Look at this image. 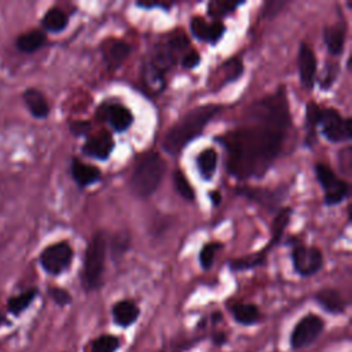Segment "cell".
<instances>
[{
  "label": "cell",
  "mask_w": 352,
  "mask_h": 352,
  "mask_svg": "<svg viewBox=\"0 0 352 352\" xmlns=\"http://www.w3.org/2000/svg\"><path fill=\"white\" fill-rule=\"evenodd\" d=\"M285 89L256 100L242 122L217 140L227 150V170L236 179L261 177L282 150L290 126Z\"/></svg>",
  "instance_id": "6da1fadb"
},
{
  "label": "cell",
  "mask_w": 352,
  "mask_h": 352,
  "mask_svg": "<svg viewBox=\"0 0 352 352\" xmlns=\"http://www.w3.org/2000/svg\"><path fill=\"white\" fill-rule=\"evenodd\" d=\"M221 110L219 104H204L188 111L162 139V148L169 155H177L187 143L199 136L210 120Z\"/></svg>",
  "instance_id": "7a4b0ae2"
},
{
  "label": "cell",
  "mask_w": 352,
  "mask_h": 352,
  "mask_svg": "<svg viewBox=\"0 0 352 352\" xmlns=\"http://www.w3.org/2000/svg\"><path fill=\"white\" fill-rule=\"evenodd\" d=\"M166 165L158 153L144 154L131 173V188L139 198L150 197L160 186Z\"/></svg>",
  "instance_id": "3957f363"
},
{
  "label": "cell",
  "mask_w": 352,
  "mask_h": 352,
  "mask_svg": "<svg viewBox=\"0 0 352 352\" xmlns=\"http://www.w3.org/2000/svg\"><path fill=\"white\" fill-rule=\"evenodd\" d=\"M106 260V236L102 231L94 234L88 246L85 249L82 271H81V285L85 292L98 290L103 283Z\"/></svg>",
  "instance_id": "277c9868"
},
{
  "label": "cell",
  "mask_w": 352,
  "mask_h": 352,
  "mask_svg": "<svg viewBox=\"0 0 352 352\" xmlns=\"http://www.w3.org/2000/svg\"><path fill=\"white\" fill-rule=\"evenodd\" d=\"M73 249L67 241H60L44 248L38 256V263L44 272L52 276L63 274L72 263Z\"/></svg>",
  "instance_id": "5b68a950"
},
{
  "label": "cell",
  "mask_w": 352,
  "mask_h": 352,
  "mask_svg": "<svg viewBox=\"0 0 352 352\" xmlns=\"http://www.w3.org/2000/svg\"><path fill=\"white\" fill-rule=\"evenodd\" d=\"M324 320L315 314L304 315L293 327L290 333V346L293 351L304 349L312 345L323 333Z\"/></svg>",
  "instance_id": "8992f818"
},
{
  "label": "cell",
  "mask_w": 352,
  "mask_h": 352,
  "mask_svg": "<svg viewBox=\"0 0 352 352\" xmlns=\"http://www.w3.org/2000/svg\"><path fill=\"white\" fill-rule=\"evenodd\" d=\"M318 126H320V132L326 140L331 143H341L351 139L349 118H344L336 109L320 107Z\"/></svg>",
  "instance_id": "52a82bcc"
},
{
  "label": "cell",
  "mask_w": 352,
  "mask_h": 352,
  "mask_svg": "<svg viewBox=\"0 0 352 352\" xmlns=\"http://www.w3.org/2000/svg\"><path fill=\"white\" fill-rule=\"evenodd\" d=\"M316 179L324 191V204L329 206L341 204L349 195V184L340 179L331 168L324 164L315 165Z\"/></svg>",
  "instance_id": "ba28073f"
},
{
  "label": "cell",
  "mask_w": 352,
  "mask_h": 352,
  "mask_svg": "<svg viewBox=\"0 0 352 352\" xmlns=\"http://www.w3.org/2000/svg\"><path fill=\"white\" fill-rule=\"evenodd\" d=\"M292 261L294 271L301 276L316 274L323 264L322 252L315 246L296 245L292 250Z\"/></svg>",
  "instance_id": "9c48e42d"
},
{
  "label": "cell",
  "mask_w": 352,
  "mask_h": 352,
  "mask_svg": "<svg viewBox=\"0 0 352 352\" xmlns=\"http://www.w3.org/2000/svg\"><path fill=\"white\" fill-rule=\"evenodd\" d=\"M102 58L109 70H117L131 52V45L122 40L110 38L102 44Z\"/></svg>",
  "instance_id": "30bf717a"
},
{
  "label": "cell",
  "mask_w": 352,
  "mask_h": 352,
  "mask_svg": "<svg viewBox=\"0 0 352 352\" xmlns=\"http://www.w3.org/2000/svg\"><path fill=\"white\" fill-rule=\"evenodd\" d=\"M114 148V142L107 131H100L87 139L82 153L96 160H107Z\"/></svg>",
  "instance_id": "8fae6325"
},
{
  "label": "cell",
  "mask_w": 352,
  "mask_h": 352,
  "mask_svg": "<svg viewBox=\"0 0 352 352\" xmlns=\"http://www.w3.org/2000/svg\"><path fill=\"white\" fill-rule=\"evenodd\" d=\"M298 73L302 87L305 89H312L316 74V58L307 43H302L298 50Z\"/></svg>",
  "instance_id": "7c38bea8"
},
{
  "label": "cell",
  "mask_w": 352,
  "mask_h": 352,
  "mask_svg": "<svg viewBox=\"0 0 352 352\" xmlns=\"http://www.w3.org/2000/svg\"><path fill=\"white\" fill-rule=\"evenodd\" d=\"M190 30L195 38L209 44H216L223 37L226 26L219 21L208 25L201 16H194L190 22Z\"/></svg>",
  "instance_id": "4fadbf2b"
},
{
  "label": "cell",
  "mask_w": 352,
  "mask_h": 352,
  "mask_svg": "<svg viewBox=\"0 0 352 352\" xmlns=\"http://www.w3.org/2000/svg\"><path fill=\"white\" fill-rule=\"evenodd\" d=\"M140 316V308L132 300H120L111 307L113 322L120 327H131Z\"/></svg>",
  "instance_id": "5bb4252c"
},
{
  "label": "cell",
  "mask_w": 352,
  "mask_h": 352,
  "mask_svg": "<svg viewBox=\"0 0 352 352\" xmlns=\"http://www.w3.org/2000/svg\"><path fill=\"white\" fill-rule=\"evenodd\" d=\"M22 99L23 103L26 106V109L29 110V113L37 118V120H44L50 116V104L47 98L44 96V94L37 89V88H26L22 92Z\"/></svg>",
  "instance_id": "9a60e30c"
},
{
  "label": "cell",
  "mask_w": 352,
  "mask_h": 352,
  "mask_svg": "<svg viewBox=\"0 0 352 352\" xmlns=\"http://www.w3.org/2000/svg\"><path fill=\"white\" fill-rule=\"evenodd\" d=\"M315 301L329 314L342 315L346 309V301L341 296V293L331 287H324L316 292Z\"/></svg>",
  "instance_id": "2e32d148"
},
{
  "label": "cell",
  "mask_w": 352,
  "mask_h": 352,
  "mask_svg": "<svg viewBox=\"0 0 352 352\" xmlns=\"http://www.w3.org/2000/svg\"><path fill=\"white\" fill-rule=\"evenodd\" d=\"M70 173L73 180L81 187H88L96 182L100 180V170L94 166V165H88L84 164L82 161H80L78 158H73L72 164H70Z\"/></svg>",
  "instance_id": "e0dca14e"
},
{
  "label": "cell",
  "mask_w": 352,
  "mask_h": 352,
  "mask_svg": "<svg viewBox=\"0 0 352 352\" xmlns=\"http://www.w3.org/2000/svg\"><path fill=\"white\" fill-rule=\"evenodd\" d=\"M47 41V34L41 29H32L21 33L15 38V47L23 54H33L43 48Z\"/></svg>",
  "instance_id": "ac0fdd59"
},
{
  "label": "cell",
  "mask_w": 352,
  "mask_h": 352,
  "mask_svg": "<svg viewBox=\"0 0 352 352\" xmlns=\"http://www.w3.org/2000/svg\"><path fill=\"white\" fill-rule=\"evenodd\" d=\"M239 194L246 198L265 206L268 209L275 208L283 199V188L282 190H263V188H241Z\"/></svg>",
  "instance_id": "d6986e66"
},
{
  "label": "cell",
  "mask_w": 352,
  "mask_h": 352,
  "mask_svg": "<svg viewBox=\"0 0 352 352\" xmlns=\"http://www.w3.org/2000/svg\"><path fill=\"white\" fill-rule=\"evenodd\" d=\"M234 320L242 326H253L260 322L261 312L256 304L236 302L230 307Z\"/></svg>",
  "instance_id": "ffe728a7"
},
{
  "label": "cell",
  "mask_w": 352,
  "mask_h": 352,
  "mask_svg": "<svg viewBox=\"0 0 352 352\" xmlns=\"http://www.w3.org/2000/svg\"><path fill=\"white\" fill-rule=\"evenodd\" d=\"M106 118H107V122L110 124V126L117 132L126 131L133 121L132 113L125 106L118 104V103L110 104L106 109Z\"/></svg>",
  "instance_id": "44dd1931"
},
{
  "label": "cell",
  "mask_w": 352,
  "mask_h": 352,
  "mask_svg": "<svg viewBox=\"0 0 352 352\" xmlns=\"http://www.w3.org/2000/svg\"><path fill=\"white\" fill-rule=\"evenodd\" d=\"M37 296H38L37 287H29L18 294L11 296L7 300V312L14 316H21L33 304Z\"/></svg>",
  "instance_id": "7402d4cb"
},
{
  "label": "cell",
  "mask_w": 352,
  "mask_h": 352,
  "mask_svg": "<svg viewBox=\"0 0 352 352\" xmlns=\"http://www.w3.org/2000/svg\"><path fill=\"white\" fill-rule=\"evenodd\" d=\"M324 43L331 55H340L344 51L345 44V25L338 22L337 25H329L324 28Z\"/></svg>",
  "instance_id": "603a6c76"
},
{
  "label": "cell",
  "mask_w": 352,
  "mask_h": 352,
  "mask_svg": "<svg viewBox=\"0 0 352 352\" xmlns=\"http://www.w3.org/2000/svg\"><path fill=\"white\" fill-rule=\"evenodd\" d=\"M67 15L63 12V10L58 7H51L47 10L44 16L41 18V26L45 32L50 33H60L67 26Z\"/></svg>",
  "instance_id": "cb8c5ba5"
},
{
  "label": "cell",
  "mask_w": 352,
  "mask_h": 352,
  "mask_svg": "<svg viewBox=\"0 0 352 352\" xmlns=\"http://www.w3.org/2000/svg\"><path fill=\"white\" fill-rule=\"evenodd\" d=\"M217 166V153L213 148H206L197 158V168L205 180H210Z\"/></svg>",
  "instance_id": "d4e9b609"
},
{
  "label": "cell",
  "mask_w": 352,
  "mask_h": 352,
  "mask_svg": "<svg viewBox=\"0 0 352 352\" xmlns=\"http://www.w3.org/2000/svg\"><path fill=\"white\" fill-rule=\"evenodd\" d=\"M121 340L114 334H100L89 344L92 352H117L120 349Z\"/></svg>",
  "instance_id": "484cf974"
},
{
  "label": "cell",
  "mask_w": 352,
  "mask_h": 352,
  "mask_svg": "<svg viewBox=\"0 0 352 352\" xmlns=\"http://www.w3.org/2000/svg\"><path fill=\"white\" fill-rule=\"evenodd\" d=\"M290 214H292V209L290 208H283V209H280L276 213L274 224H272V236H271V241H270V245L267 246V249L271 248L272 245H276L279 242V239H280L286 226L289 224Z\"/></svg>",
  "instance_id": "4316f807"
},
{
  "label": "cell",
  "mask_w": 352,
  "mask_h": 352,
  "mask_svg": "<svg viewBox=\"0 0 352 352\" xmlns=\"http://www.w3.org/2000/svg\"><path fill=\"white\" fill-rule=\"evenodd\" d=\"M241 4H243V1H212L208 4V15L213 19H219L234 12Z\"/></svg>",
  "instance_id": "83f0119b"
},
{
  "label": "cell",
  "mask_w": 352,
  "mask_h": 352,
  "mask_svg": "<svg viewBox=\"0 0 352 352\" xmlns=\"http://www.w3.org/2000/svg\"><path fill=\"white\" fill-rule=\"evenodd\" d=\"M267 250L263 249L256 256H249V257H243V258H236L230 261V268L232 271H243V270H250L258 265H263L264 258H265V253Z\"/></svg>",
  "instance_id": "f1b7e54d"
},
{
  "label": "cell",
  "mask_w": 352,
  "mask_h": 352,
  "mask_svg": "<svg viewBox=\"0 0 352 352\" xmlns=\"http://www.w3.org/2000/svg\"><path fill=\"white\" fill-rule=\"evenodd\" d=\"M173 186L175 190L186 199V201H194V190L191 187V184L188 183V180L186 179L184 173L180 169H176L173 172Z\"/></svg>",
  "instance_id": "f546056e"
},
{
  "label": "cell",
  "mask_w": 352,
  "mask_h": 352,
  "mask_svg": "<svg viewBox=\"0 0 352 352\" xmlns=\"http://www.w3.org/2000/svg\"><path fill=\"white\" fill-rule=\"evenodd\" d=\"M221 245L217 243V242H210V243H206L201 252H199V264L204 270H209L212 265H213V261H214V254H216V250L220 249Z\"/></svg>",
  "instance_id": "4dcf8cb0"
},
{
  "label": "cell",
  "mask_w": 352,
  "mask_h": 352,
  "mask_svg": "<svg viewBox=\"0 0 352 352\" xmlns=\"http://www.w3.org/2000/svg\"><path fill=\"white\" fill-rule=\"evenodd\" d=\"M221 72L224 73L223 84H227L232 80H236L241 76V73L243 72V65L238 59H231L227 63L221 65Z\"/></svg>",
  "instance_id": "1f68e13d"
},
{
  "label": "cell",
  "mask_w": 352,
  "mask_h": 352,
  "mask_svg": "<svg viewBox=\"0 0 352 352\" xmlns=\"http://www.w3.org/2000/svg\"><path fill=\"white\" fill-rule=\"evenodd\" d=\"M48 296L59 307H66L72 302V294L66 289H62V287H54V286L50 287Z\"/></svg>",
  "instance_id": "d6a6232c"
},
{
  "label": "cell",
  "mask_w": 352,
  "mask_h": 352,
  "mask_svg": "<svg viewBox=\"0 0 352 352\" xmlns=\"http://www.w3.org/2000/svg\"><path fill=\"white\" fill-rule=\"evenodd\" d=\"M319 111H320V106H318L316 103H308L307 104V126L309 129V135H314L315 128L318 126V118H319Z\"/></svg>",
  "instance_id": "836d02e7"
},
{
  "label": "cell",
  "mask_w": 352,
  "mask_h": 352,
  "mask_svg": "<svg viewBox=\"0 0 352 352\" xmlns=\"http://www.w3.org/2000/svg\"><path fill=\"white\" fill-rule=\"evenodd\" d=\"M199 60H201L199 54H198L197 51H194V50H190L188 52H186V54L183 55L182 65H183V67H186V69H192V67H195V66L199 63Z\"/></svg>",
  "instance_id": "e575fe53"
},
{
  "label": "cell",
  "mask_w": 352,
  "mask_h": 352,
  "mask_svg": "<svg viewBox=\"0 0 352 352\" xmlns=\"http://www.w3.org/2000/svg\"><path fill=\"white\" fill-rule=\"evenodd\" d=\"M91 129V124L87 121H73L70 124V132L76 136H81V135H87Z\"/></svg>",
  "instance_id": "d590c367"
},
{
  "label": "cell",
  "mask_w": 352,
  "mask_h": 352,
  "mask_svg": "<svg viewBox=\"0 0 352 352\" xmlns=\"http://www.w3.org/2000/svg\"><path fill=\"white\" fill-rule=\"evenodd\" d=\"M337 73H338V67H337V65H331L330 67H327V73H326V76L323 77L322 87H324V88L330 87V85L333 84V81L336 80Z\"/></svg>",
  "instance_id": "8d00e7d4"
},
{
  "label": "cell",
  "mask_w": 352,
  "mask_h": 352,
  "mask_svg": "<svg viewBox=\"0 0 352 352\" xmlns=\"http://www.w3.org/2000/svg\"><path fill=\"white\" fill-rule=\"evenodd\" d=\"M212 341H213L216 345L221 346V345L227 341V337H226L224 333H216L214 336H212Z\"/></svg>",
  "instance_id": "74e56055"
},
{
  "label": "cell",
  "mask_w": 352,
  "mask_h": 352,
  "mask_svg": "<svg viewBox=\"0 0 352 352\" xmlns=\"http://www.w3.org/2000/svg\"><path fill=\"white\" fill-rule=\"evenodd\" d=\"M209 197H210L213 205H219L220 201H221V195H220V192H217V191H210V192H209Z\"/></svg>",
  "instance_id": "f35d334b"
},
{
  "label": "cell",
  "mask_w": 352,
  "mask_h": 352,
  "mask_svg": "<svg viewBox=\"0 0 352 352\" xmlns=\"http://www.w3.org/2000/svg\"><path fill=\"white\" fill-rule=\"evenodd\" d=\"M8 324H11L10 323V320L6 318V315L0 311V329L3 327V326H8Z\"/></svg>",
  "instance_id": "ab89813d"
},
{
  "label": "cell",
  "mask_w": 352,
  "mask_h": 352,
  "mask_svg": "<svg viewBox=\"0 0 352 352\" xmlns=\"http://www.w3.org/2000/svg\"><path fill=\"white\" fill-rule=\"evenodd\" d=\"M183 349H184V348H179V346H176V348H173V349H172V351H170V352H183ZM161 352H168V351H165V349H162V351H161Z\"/></svg>",
  "instance_id": "60d3db41"
}]
</instances>
